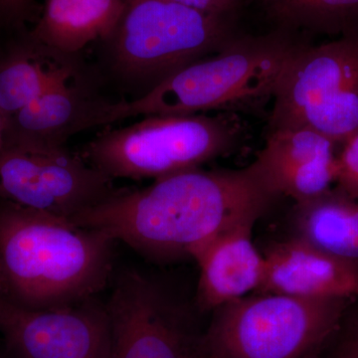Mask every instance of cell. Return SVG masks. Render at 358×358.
<instances>
[{"label": "cell", "instance_id": "cell-22", "mask_svg": "<svg viewBox=\"0 0 358 358\" xmlns=\"http://www.w3.org/2000/svg\"><path fill=\"white\" fill-rule=\"evenodd\" d=\"M33 0H0V20L16 25L32 14Z\"/></svg>", "mask_w": 358, "mask_h": 358}, {"label": "cell", "instance_id": "cell-19", "mask_svg": "<svg viewBox=\"0 0 358 358\" xmlns=\"http://www.w3.org/2000/svg\"><path fill=\"white\" fill-rule=\"evenodd\" d=\"M334 187L358 200V131L338 145Z\"/></svg>", "mask_w": 358, "mask_h": 358}, {"label": "cell", "instance_id": "cell-14", "mask_svg": "<svg viewBox=\"0 0 358 358\" xmlns=\"http://www.w3.org/2000/svg\"><path fill=\"white\" fill-rule=\"evenodd\" d=\"M263 254L265 275L256 293L358 301L357 271L298 238L271 245Z\"/></svg>", "mask_w": 358, "mask_h": 358}, {"label": "cell", "instance_id": "cell-23", "mask_svg": "<svg viewBox=\"0 0 358 358\" xmlns=\"http://www.w3.org/2000/svg\"><path fill=\"white\" fill-rule=\"evenodd\" d=\"M6 117L0 110V148L3 145L4 133H6Z\"/></svg>", "mask_w": 358, "mask_h": 358}, {"label": "cell", "instance_id": "cell-20", "mask_svg": "<svg viewBox=\"0 0 358 358\" xmlns=\"http://www.w3.org/2000/svg\"><path fill=\"white\" fill-rule=\"evenodd\" d=\"M348 313L338 333V343L329 358H358V313L352 317H348Z\"/></svg>", "mask_w": 358, "mask_h": 358}, {"label": "cell", "instance_id": "cell-8", "mask_svg": "<svg viewBox=\"0 0 358 358\" xmlns=\"http://www.w3.org/2000/svg\"><path fill=\"white\" fill-rule=\"evenodd\" d=\"M112 333L110 358H203V334L192 313L140 271L115 277L106 303Z\"/></svg>", "mask_w": 358, "mask_h": 358}, {"label": "cell", "instance_id": "cell-24", "mask_svg": "<svg viewBox=\"0 0 358 358\" xmlns=\"http://www.w3.org/2000/svg\"><path fill=\"white\" fill-rule=\"evenodd\" d=\"M203 358H207L206 357H205V355H204V352H203Z\"/></svg>", "mask_w": 358, "mask_h": 358}, {"label": "cell", "instance_id": "cell-15", "mask_svg": "<svg viewBox=\"0 0 358 358\" xmlns=\"http://www.w3.org/2000/svg\"><path fill=\"white\" fill-rule=\"evenodd\" d=\"M85 62L83 54L61 53L26 32L0 48V110L8 119L74 75Z\"/></svg>", "mask_w": 358, "mask_h": 358}, {"label": "cell", "instance_id": "cell-5", "mask_svg": "<svg viewBox=\"0 0 358 358\" xmlns=\"http://www.w3.org/2000/svg\"><path fill=\"white\" fill-rule=\"evenodd\" d=\"M246 138V126L236 113L145 115L103 131L80 154L114 180H155L225 157Z\"/></svg>", "mask_w": 358, "mask_h": 358}, {"label": "cell", "instance_id": "cell-10", "mask_svg": "<svg viewBox=\"0 0 358 358\" xmlns=\"http://www.w3.org/2000/svg\"><path fill=\"white\" fill-rule=\"evenodd\" d=\"M122 102L86 60L74 75L6 120L3 145L32 150L67 148L73 136L114 124Z\"/></svg>", "mask_w": 358, "mask_h": 358}, {"label": "cell", "instance_id": "cell-2", "mask_svg": "<svg viewBox=\"0 0 358 358\" xmlns=\"http://www.w3.org/2000/svg\"><path fill=\"white\" fill-rule=\"evenodd\" d=\"M114 238L0 201V296L32 310L96 298L114 270Z\"/></svg>", "mask_w": 358, "mask_h": 358}, {"label": "cell", "instance_id": "cell-11", "mask_svg": "<svg viewBox=\"0 0 358 358\" xmlns=\"http://www.w3.org/2000/svg\"><path fill=\"white\" fill-rule=\"evenodd\" d=\"M0 334L13 358H110L107 306L96 298L32 310L0 296Z\"/></svg>", "mask_w": 358, "mask_h": 358}, {"label": "cell", "instance_id": "cell-7", "mask_svg": "<svg viewBox=\"0 0 358 358\" xmlns=\"http://www.w3.org/2000/svg\"><path fill=\"white\" fill-rule=\"evenodd\" d=\"M307 128L341 145L358 131V32L303 43L282 71L268 131Z\"/></svg>", "mask_w": 358, "mask_h": 358}, {"label": "cell", "instance_id": "cell-1", "mask_svg": "<svg viewBox=\"0 0 358 358\" xmlns=\"http://www.w3.org/2000/svg\"><path fill=\"white\" fill-rule=\"evenodd\" d=\"M254 160L240 169H188L140 189H117L74 218L159 262L192 258L228 228L259 219L277 199Z\"/></svg>", "mask_w": 358, "mask_h": 358}, {"label": "cell", "instance_id": "cell-3", "mask_svg": "<svg viewBox=\"0 0 358 358\" xmlns=\"http://www.w3.org/2000/svg\"><path fill=\"white\" fill-rule=\"evenodd\" d=\"M228 17L171 0H124L117 25L96 42L89 64L120 100H138L238 36Z\"/></svg>", "mask_w": 358, "mask_h": 358}, {"label": "cell", "instance_id": "cell-18", "mask_svg": "<svg viewBox=\"0 0 358 358\" xmlns=\"http://www.w3.org/2000/svg\"><path fill=\"white\" fill-rule=\"evenodd\" d=\"M279 30L327 35L358 32V0H262Z\"/></svg>", "mask_w": 358, "mask_h": 358}, {"label": "cell", "instance_id": "cell-13", "mask_svg": "<svg viewBox=\"0 0 358 358\" xmlns=\"http://www.w3.org/2000/svg\"><path fill=\"white\" fill-rule=\"evenodd\" d=\"M258 219H248L223 231L193 255L199 268L196 306L213 312L256 293L265 275V258L252 239Z\"/></svg>", "mask_w": 358, "mask_h": 358}, {"label": "cell", "instance_id": "cell-16", "mask_svg": "<svg viewBox=\"0 0 358 358\" xmlns=\"http://www.w3.org/2000/svg\"><path fill=\"white\" fill-rule=\"evenodd\" d=\"M124 0H45L30 35L68 55H81L105 39L124 10Z\"/></svg>", "mask_w": 358, "mask_h": 358}, {"label": "cell", "instance_id": "cell-17", "mask_svg": "<svg viewBox=\"0 0 358 358\" xmlns=\"http://www.w3.org/2000/svg\"><path fill=\"white\" fill-rule=\"evenodd\" d=\"M294 236L358 272V200L334 187L317 199L296 203Z\"/></svg>", "mask_w": 358, "mask_h": 358}, {"label": "cell", "instance_id": "cell-4", "mask_svg": "<svg viewBox=\"0 0 358 358\" xmlns=\"http://www.w3.org/2000/svg\"><path fill=\"white\" fill-rule=\"evenodd\" d=\"M303 42L275 30L238 35L214 54L178 71L157 88L122 102L115 122L138 115L238 113L262 108L274 98L282 71Z\"/></svg>", "mask_w": 358, "mask_h": 358}, {"label": "cell", "instance_id": "cell-12", "mask_svg": "<svg viewBox=\"0 0 358 358\" xmlns=\"http://www.w3.org/2000/svg\"><path fill=\"white\" fill-rule=\"evenodd\" d=\"M338 145L313 129H278L267 131L265 145L255 160L278 196L301 203L336 185Z\"/></svg>", "mask_w": 358, "mask_h": 358}, {"label": "cell", "instance_id": "cell-21", "mask_svg": "<svg viewBox=\"0 0 358 358\" xmlns=\"http://www.w3.org/2000/svg\"><path fill=\"white\" fill-rule=\"evenodd\" d=\"M195 10L218 16H229L243 0H171Z\"/></svg>", "mask_w": 358, "mask_h": 358}, {"label": "cell", "instance_id": "cell-9", "mask_svg": "<svg viewBox=\"0 0 358 358\" xmlns=\"http://www.w3.org/2000/svg\"><path fill=\"white\" fill-rule=\"evenodd\" d=\"M114 179L69 148H0V201L66 219L117 192Z\"/></svg>", "mask_w": 358, "mask_h": 358}, {"label": "cell", "instance_id": "cell-6", "mask_svg": "<svg viewBox=\"0 0 358 358\" xmlns=\"http://www.w3.org/2000/svg\"><path fill=\"white\" fill-rule=\"evenodd\" d=\"M352 299L254 293L213 310L207 358H317L343 326Z\"/></svg>", "mask_w": 358, "mask_h": 358}]
</instances>
